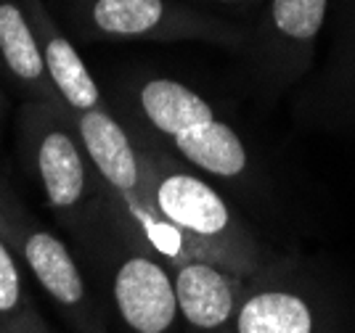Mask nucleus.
<instances>
[{
	"instance_id": "f257e3e1",
	"label": "nucleus",
	"mask_w": 355,
	"mask_h": 333,
	"mask_svg": "<svg viewBox=\"0 0 355 333\" xmlns=\"http://www.w3.org/2000/svg\"><path fill=\"white\" fill-rule=\"evenodd\" d=\"M130 132L144 154L151 199L196 260L215 262L241 278L260 276L282 262L268 254L244 217L199 170L178 159L141 127H130Z\"/></svg>"
},
{
	"instance_id": "f03ea898",
	"label": "nucleus",
	"mask_w": 355,
	"mask_h": 333,
	"mask_svg": "<svg viewBox=\"0 0 355 333\" xmlns=\"http://www.w3.org/2000/svg\"><path fill=\"white\" fill-rule=\"evenodd\" d=\"M72 119L101 180L109 225L128 244L170 264V270L180 262L196 260L151 199L144 154L130 127L119 122L109 106L72 114Z\"/></svg>"
},
{
	"instance_id": "7ed1b4c3",
	"label": "nucleus",
	"mask_w": 355,
	"mask_h": 333,
	"mask_svg": "<svg viewBox=\"0 0 355 333\" xmlns=\"http://www.w3.org/2000/svg\"><path fill=\"white\" fill-rule=\"evenodd\" d=\"M19 143L45 204L90 251L109 231L104 190L67 106L27 101L19 111Z\"/></svg>"
},
{
	"instance_id": "20e7f679",
	"label": "nucleus",
	"mask_w": 355,
	"mask_h": 333,
	"mask_svg": "<svg viewBox=\"0 0 355 333\" xmlns=\"http://www.w3.org/2000/svg\"><path fill=\"white\" fill-rule=\"evenodd\" d=\"M125 98L130 116H135V127L193 170L228 183L250 174V151L241 135L186 82L170 77H141L125 87Z\"/></svg>"
},
{
	"instance_id": "39448f33",
	"label": "nucleus",
	"mask_w": 355,
	"mask_h": 333,
	"mask_svg": "<svg viewBox=\"0 0 355 333\" xmlns=\"http://www.w3.org/2000/svg\"><path fill=\"white\" fill-rule=\"evenodd\" d=\"M83 37L104 43H212L250 48V27L202 11L186 0H74Z\"/></svg>"
},
{
	"instance_id": "423d86ee",
	"label": "nucleus",
	"mask_w": 355,
	"mask_h": 333,
	"mask_svg": "<svg viewBox=\"0 0 355 333\" xmlns=\"http://www.w3.org/2000/svg\"><path fill=\"white\" fill-rule=\"evenodd\" d=\"M104 278L106 305L128 333H178L175 283L170 264L144 249L128 244L112 225L88 251Z\"/></svg>"
},
{
	"instance_id": "0eeeda50",
	"label": "nucleus",
	"mask_w": 355,
	"mask_h": 333,
	"mask_svg": "<svg viewBox=\"0 0 355 333\" xmlns=\"http://www.w3.org/2000/svg\"><path fill=\"white\" fill-rule=\"evenodd\" d=\"M6 233L21 264L77 333H109V305L80 267V260L59 235L37 225L16 204L0 199Z\"/></svg>"
},
{
	"instance_id": "6e6552de",
	"label": "nucleus",
	"mask_w": 355,
	"mask_h": 333,
	"mask_svg": "<svg viewBox=\"0 0 355 333\" xmlns=\"http://www.w3.org/2000/svg\"><path fill=\"white\" fill-rule=\"evenodd\" d=\"M329 0H266L250 24L254 64L268 82L286 87L311 69Z\"/></svg>"
},
{
	"instance_id": "1a4fd4ad",
	"label": "nucleus",
	"mask_w": 355,
	"mask_h": 333,
	"mask_svg": "<svg viewBox=\"0 0 355 333\" xmlns=\"http://www.w3.org/2000/svg\"><path fill=\"white\" fill-rule=\"evenodd\" d=\"M228 333H326V318L308 286L279 262L247 280Z\"/></svg>"
},
{
	"instance_id": "9d476101",
	"label": "nucleus",
	"mask_w": 355,
	"mask_h": 333,
	"mask_svg": "<svg viewBox=\"0 0 355 333\" xmlns=\"http://www.w3.org/2000/svg\"><path fill=\"white\" fill-rule=\"evenodd\" d=\"M250 278L207 260H186L173 267L180 323L191 333H228Z\"/></svg>"
},
{
	"instance_id": "9b49d317",
	"label": "nucleus",
	"mask_w": 355,
	"mask_h": 333,
	"mask_svg": "<svg viewBox=\"0 0 355 333\" xmlns=\"http://www.w3.org/2000/svg\"><path fill=\"white\" fill-rule=\"evenodd\" d=\"M30 14L32 29L37 35V45L45 61V72L59 93L61 103L69 114H83L93 109H104L106 101L101 96V87L93 80L88 64L77 53L72 40L59 29L51 11L45 8L43 0H24Z\"/></svg>"
},
{
	"instance_id": "f8f14e48",
	"label": "nucleus",
	"mask_w": 355,
	"mask_h": 333,
	"mask_svg": "<svg viewBox=\"0 0 355 333\" xmlns=\"http://www.w3.org/2000/svg\"><path fill=\"white\" fill-rule=\"evenodd\" d=\"M0 69L19 93L27 96V101L61 103L45 72L43 53L24 0H0Z\"/></svg>"
},
{
	"instance_id": "ddd939ff",
	"label": "nucleus",
	"mask_w": 355,
	"mask_h": 333,
	"mask_svg": "<svg viewBox=\"0 0 355 333\" xmlns=\"http://www.w3.org/2000/svg\"><path fill=\"white\" fill-rule=\"evenodd\" d=\"M32 305L24 283V264L16 254L14 244L6 233V219L0 215V323L19 318Z\"/></svg>"
},
{
	"instance_id": "4468645a",
	"label": "nucleus",
	"mask_w": 355,
	"mask_h": 333,
	"mask_svg": "<svg viewBox=\"0 0 355 333\" xmlns=\"http://www.w3.org/2000/svg\"><path fill=\"white\" fill-rule=\"evenodd\" d=\"M186 3H191L196 8L209 11V14L215 16H223L228 21H236V24L250 27L266 0H186Z\"/></svg>"
},
{
	"instance_id": "2eb2a0df",
	"label": "nucleus",
	"mask_w": 355,
	"mask_h": 333,
	"mask_svg": "<svg viewBox=\"0 0 355 333\" xmlns=\"http://www.w3.org/2000/svg\"><path fill=\"white\" fill-rule=\"evenodd\" d=\"M0 333H51V331H48L45 320L40 318V312H37L35 307H30V309L21 312L19 318L0 323Z\"/></svg>"
},
{
	"instance_id": "dca6fc26",
	"label": "nucleus",
	"mask_w": 355,
	"mask_h": 333,
	"mask_svg": "<svg viewBox=\"0 0 355 333\" xmlns=\"http://www.w3.org/2000/svg\"><path fill=\"white\" fill-rule=\"evenodd\" d=\"M0 114H3V98H0Z\"/></svg>"
}]
</instances>
